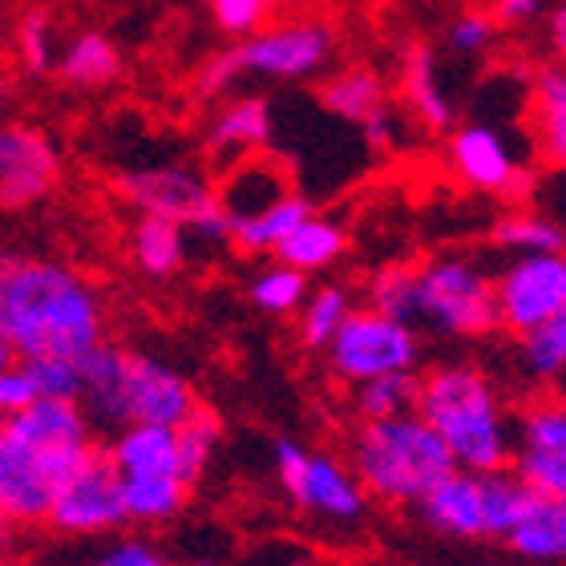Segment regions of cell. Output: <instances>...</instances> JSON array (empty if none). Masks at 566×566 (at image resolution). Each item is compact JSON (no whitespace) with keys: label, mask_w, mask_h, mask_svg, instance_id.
Returning a JSON list of instances; mask_svg holds the SVG:
<instances>
[{"label":"cell","mask_w":566,"mask_h":566,"mask_svg":"<svg viewBox=\"0 0 566 566\" xmlns=\"http://www.w3.org/2000/svg\"><path fill=\"white\" fill-rule=\"evenodd\" d=\"M0 328L17 360H82L106 340V307L77 268L53 260H4Z\"/></svg>","instance_id":"obj_1"},{"label":"cell","mask_w":566,"mask_h":566,"mask_svg":"<svg viewBox=\"0 0 566 566\" xmlns=\"http://www.w3.org/2000/svg\"><path fill=\"white\" fill-rule=\"evenodd\" d=\"M417 413L446 441L458 470L494 473L510 465L514 424L478 365H441L417 380Z\"/></svg>","instance_id":"obj_2"},{"label":"cell","mask_w":566,"mask_h":566,"mask_svg":"<svg viewBox=\"0 0 566 566\" xmlns=\"http://www.w3.org/2000/svg\"><path fill=\"white\" fill-rule=\"evenodd\" d=\"M348 470L368 497L389 506H417L446 473H453L446 441L421 421V413H401L389 421H360L348 453Z\"/></svg>","instance_id":"obj_3"},{"label":"cell","mask_w":566,"mask_h":566,"mask_svg":"<svg viewBox=\"0 0 566 566\" xmlns=\"http://www.w3.org/2000/svg\"><path fill=\"white\" fill-rule=\"evenodd\" d=\"M122 199L138 214L170 219L202 243H227V214L214 199V182L190 163L134 166L118 178Z\"/></svg>","instance_id":"obj_4"},{"label":"cell","mask_w":566,"mask_h":566,"mask_svg":"<svg viewBox=\"0 0 566 566\" xmlns=\"http://www.w3.org/2000/svg\"><path fill=\"white\" fill-rule=\"evenodd\" d=\"M417 324L446 336H485L497 328L494 275L470 255H441L417 268Z\"/></svg>","instance_id":"obj_5"},{"label":"cell","mask_w":566,"mask_h":566,"mask_svg":"<svg viewBox=\"0 0 566 566\" xmlns=\"http://www.w3.org/2000/svg\"><path fill=\"white\" fill-rule=\"evenodd\" d=\"M328 365L332 373L348 385L377 377H397V373H417L421 365V336L413 324L385 316L377 307H353L344 324L336 328L328 344Z\"/></svg>","instance_id":"obj_6"},{"label":"cell","mask_w":566,"mask_h":566,"mask_svg":"<svg viewBox=\"0 0 566 566\" xmlns=\"http://www.w3.org/2000/svg\"><path fill=\"white\" fill-rule=\"evenodd\" d=\"M275 478L287 502L312 518L353 526L368 514V494L360 490L353 470L332 453H307L292 437L275 441Z\"/></svg>","instance_id":"obj_7"},{"label":"cell","mask_w":566,"mask_h":566,"mask_svg":"<svg viewBox=\"0 0 566 566\" xmlns=\"http://www.w3.org/2000/svg\"><path fill=\"white\" fill-rule=\"evenodd\" d=\"M449 166L465 187L497 195L510 202H526L534 195V170L518 150L514 134L494 122H465L449 134Z\"/></svg>","instance_id":"obj_8"},{"label":"cell","mask_w":566,"mask_h":566,"mask_svg":"<svg viewBox=\"0 0 566 566\" xmlns=\"http://www.w3.org/2000/svg\"><path fill=\"white\" fill-rule=\"evenodd\" d=\"M235 61L243 77L263 82H307L336 57V29L328 21H283L268 24L248 41H239Z\"/></svg>","instance_id":"obj_9"},{"label":"cell","mask_w":566,"mask_h":566,"mask_svg":"<svg viewBox=\"0 0 566 566\" xmlns=\"http://www.w3.org/2000/svg\"><path fill=\"white\" fill-rule=\"evenodd\" d=\"M494 316L510 336L566 316V255H514L494 275Z\"/></svg>","instance_id":"obj_10"},{"label":"cell","mask_w":566,"mask_h":566,"mask_svg":"<svg viewBox=\"0 0 566 566\" xmlns=\"http://www.w3.org/2000/svg\"><path fill=\"white\" fill-rule=\"evenodd\" d=\"M4 429H9L17 441H21L29 453L45 461L53 485L65 482L77 465L94 458V424L85 417V409L77 401H45L36 397L29 409L4 417Z\"/></svg>","instance_id":"obj_11"},{"label":"cell","mask_w":566,"mask_h":566,"mask_svg":"<svg viewBox=\"0 0 566 566\" xmlns=\"http://www.w3.org/2000/svg\"><path fill=\"white\" fill-rule=\"evenodd\" d=\"M45 522L53 526V531L77 534V538L109 534V531H118V526H126L122 482L102 449H97L85 465H77L65 482L53 485Z\"/></svg>","instance_id":"obj_12"},{"label":"cell","mask_w":566,"mask_h":566,"mask_svg":"<svg viewBox=\"0 0 566 566\" xmlns=\"http://www.w3.org/2000/svg\"><path fill=\"white\" fill-rule=\"evenodd\" d=\"M61 154L36 126H0V207H33L53 195Z\"/></svg>","instance_id":"obj_13"},{"label":"cell","mask_w":566,"mask_h":566,"mask_svg":"<svg viewBox=\"0 0 566 566\" xmlns=\"http://www.w3.org/2000/svg\"><path fill=\"white\" fill-rule=\"evenodd\" d=\"M195 405H199L195 385L175 365L130 348V368H126V417H130V424L138 421L175 429L195 413Z\"/></svg>","instance_id":"obj_14"},{"label":"cell","mask_w":566,"mask_h":566,"mask_svg":"<svg viewBox=\"0 0 566 566\" xmlns=\"http://www.w3.org/2000/svg\"><path fill=\"white\" fill-rule=\"evenodd\" d=\"M287 195H292V170H287L275 154H263V150L223 166L219 187H214V199L223 207L227 227L268 211V207H275V202L287 199Z\"/></svg>","instance_id":"obj_15"},{"label":"cell","mask_w":566,"mask_h":566,"mask_svg":"<svg viewBox=\"0 0 566 566\" xmlns=\"http://www.w3.org/2000/svg\"><path fill=\"white\" fill-rule=\"evenodd\" d=\"M49 497H53V478L45 461L29 453L0 424V514L17 526H33V522H45Z\"/></svg>","instance_id":"obj_16"},{"label":"cell","mask_w":566,"mask_h":566,"mask_svg":"<svg viewBox=\"0 0 566 566\" xmlns=\"http://www.w3.org/2000/svg\"><path fill=\"white\" fill-rule=\"evenodd\" d=\"M272 134H275L272 102L260 94H243V97H227L223 106L214 109L211 126L202 134V146L211 154V163L223 170V166L263 150L272 142Z\"/></svg>","instance_id":"obj_17"},{"label":"cell","mask_w":566,"mask_h":566,"mask_svg":"<svg viewBox=\"0 0 566 566\" xmlns=\"http://www.w3.org/2000/svg\"><path fill=\"white\" fill-rule=\"evenodd\" d=\"M77 368H82L77 405L85 409L90 424L109 429V433H118L122 424H130V417H126V368H130V348L102 340L97 348H90V353L77 360Z\"/></svg>","instance_id":"obj_18"},{"label":"cell","mask_w":566,"mask_h":566,"mask_svg":"<svg viewBox=\"0 0 566 566\" xmlns=\"http://www.w3.org/2000/svg\"><path fill=\"white\" fill-rule=\"evenodd\" d=\"M424 522L453 538H485V506H482V473L453 470L417 502Z\"/></svg>","instance_id":"obj_19"},{"label":"cell","mask_w":566,"mask_h":566,"mask_svg":"<svg viewBox=\"0 0 566 566\" xmlns=\"http://www.w3.org/2000/svg\"><path fill=\"white\" fill-rule=\"evenodd\" d=\"M118 478H178L175 429L166 424H122L106 449Z\"/></svg>","instance_id":"obj_20"},{"label":"cell","mask_w":566,"mask_h":566,"mask_svg":"<svg viewBox=\"0 0 566 566\" xmlns=\"http://www.w3.org/2000/svg\"><path fill=\"white\" fill-rule=\"evenodd\" d=\"M401 94L405 106L413 109V118L429 130H453L458 106L446 90L441 65H437L433 45H409L401 61Z\"/></svg>","instance_id":"obj_21"},{"label":"cell","mask_w":566,"mask_h":566,"mask_svg":"<svg viewBox=\"0 0 566 566\" xmlns=\"http://www.w3.org/2000/svg\"><path fill=\"white\" fill-rule=\"evenodd\" d=\"M506 546L526 563H563L566 558V497L531 494L518 522L510 526Z\"/></svg>","instance_id":"obj_22"},{"label":"cell","mask_w":566,"mask_h":566,"mask_svg":"<svg viewBox=\"0 0 566 566\" xmlns=\"http://www.w3.org/2000/svg\"><path fill=\"white\" fill-rule=\"evenodd\" d=\"M344 251H348V231H344L340 219H328V214L312 211L304 223L287 231L280 239V248L272 251L275 260L295 268V272L304 275H316V272H328L336 263L344 260Z\"/></svg>","instance_id":"obj_23"},{"label":"cell","mask_w":566,"mask_h":566,"mask_svg":"<svg viewBox=\"0 0 566 566\" xmlns=\"http://www.w3.org/2000/svg\"><path fill=\"white\" fill-rule=\"evenodd\" d=\"M130 251L142 275L150 280H170L187 268L190 260V235L187 227L170 223V219H154V214H138V223L130 231Z\"/></svg>","instance_id":"obj_24"},{"label":"cell","mask_w":566,"mask_h":566,"mask_svg":"<svg viewBox=\"0 0 566 566\" xmlns=\"http://www.w3.org/2000/svg\"><path fill=\"white\" fill-rule=\"evenodd\" d=\"M319 106L328 109L332 118L365 126L377 109L389 106V85H385V77H380L377 70L353 65V70H344L324 82V90H319Z\"/></svg>","instance_id":"obj_25"},{"label":"cell","mask_w":566,"mask_h":566,"mask_svg":"<svg viewBox=\"0 0 566 566\" xmlns=\"http://www.w3.org/2000/svg\"><path fill=\"white\" fill-rule=\"evenodd\" d=\"M57 73L77 90H102V85L118 82L122 49L114 45V36L85 29L57 53Z\"/></svg>","instance_id":"obj_26"},{"label":"cell","mask_w":566,"mask_h":566,"mask_svg":"<svg viewBox=\"0 0 566 566\" xmlns=\"http://www.w3.org/2000/svg\"><path fill=\"white\" fill-rule=\"evenodd\" d=\"M312 211H316V207H312L304 195L292 190L287 199H280L275 207H268V211L227 227V243H235L243 255H272V251L280 248V239L287 235V231H295Z\"/></svg>","instance_id":"obj_27"},{"label":"cell","mask_w":566,"mask_h":566,"mask_svg":"<svg viewBox=\"0 0 566 566\" xmlns=\"http://www.w3.org/2000/svg\"><path fill=\"white\" fill-rule=\"evenodd\" d=\"M126 522L142 526H166L187 510L190 485L182 478H118Z\"/></svg>","instance_id":"obj_28"},{"label":"cell","mask_w":566,"mask_h":566,"mask_svg":"<svg viewBox=\"0 0 566 566\" xmlns=\"http://www.w3.org/2000/svg\"><path fill=\"white\" fill-rule=\"evenodd\" d=\"M534 118H538V142L546 163H566V70L543 65L534 73Z\"/></svg>","instance_id":"obj_29"},{"label":"cell","mask_w":566,"mask_h":566,"mask_svg":"<svg viewBox=\"0 0 566 566\" xmlns=\"http://www.w3.org/2000/svg\"><path fill=\"white\" fill-rule=\"evenodd\" d=\"M490 239H494V248L514 251V255H555L566 243L563 227H558L555 219H546V214H538V211H526V207L502 214L494 223V231H490Z\"/></svg>","instance_id":"obj_30"},{"label":"cell","mask_w":566,"mask_h":566,"mask_svg":"<svg viewBox=\"0 0 566 566\" xmlns=\"http://www.w3.org/2000/svg\"><path fill=\"white\" fill-rule=\"evenodd\" d=\"M518 368L534 385H558L566 373V316L518 336Z\"/></svg>","instance_id":"obj_31"},{"label":"cell","mask_w":566,"mask_h":566,"mask_svg":"<svg viewBox=\"0 0 566 566\" xmlns=\"http://www.w3.org/2000/svg\"><path fill=\"white\" fill-rule=\"evenodd\" d=\"M223 441V424L211 409L195 405V413L187 417L182 424H175V446H178V478L187 485H195L211 465L214 449Z\"/></svg>","instance_id":"obj_32"},{"label":"cell","mask_w":566,"mask_h":566,"mask_svg":"<svg viewBox=\"0 0 566 566\" xmlns=\"http://www.w3.org/2000/svg\"><path fill=\"white\" fill-rule=\"evenodd\" d=\"M353 307H356L353 292L340 287V283H319V287H312V292L304 295L300 312H295V316H300V340H304L307 348H324Z\"/></svg>","instance_id":"obj_33"},{"label":"cell","mask_w":566,"mask_h":566,"mask_svg":"<svg viewBox=\"0 0 566 566\" xmlns=\"http://www.w3.org/2000/svg\"><path fill=\"white\" fill-rule=\"evenodd\" d=\"M417 373L377 377L353 385V409L360 421H389V417L413 413L417 409Z\"/></svg>","instance_id":"obj_34"},{"label":"cell","mask_w":566,"mask_h":566,"mask_svg":"<svg viewBox=\"0 0 566 566\" xmlns=\"http://www.w3.org/2000/svg\"><path fill=\"white\" fill-rule=\"evenodd\" d=\"M307 292H312V275L295 272V268H287L280 260L251 275V304L263 307L268 316H292V312H300Z\"/></svg>","instance_id":"obj_35"},{"label":"cell","mask_w":566,"mask_h":566,"mask_svg":"<svg viewBox=\"0 0 566 566\" xmlns=\"http://www.w3.org/2000/svg\"><path fill=\"white\" fill-rule=\"evenodd\" d=\"M531 502V490L510 470L482 473V506H485V538H506L510 526Z\"/></svg>","instance_id":"obj_36"},{"label":"cell","mask_w":566,"mask_h":566,"mask_svg":"<svg viewBox=\"0 0 566 566\" xmlns=\"http://www.w3.org/2000/svg\"><path fill=\"white\" fill-rule=\"evenodd\" d=\"M368 307L417 328V268L413 263H385L368 283Z\"/></svg>","instance_id":"obj_37"},{"label":"cell","mask_w":566,"mask_h":566,"mask_svg":"<svg viewBox=\"0 0 566 566\" xmlns=\"http://www.w3.org/2000/svg\"><path fill=\"white\" fill-rule=\"evenodd\" d=\"M514 449H531V453H566V409L563 401L546 397L534 401L522 421L514 424Z\"/></svg>","instance_id":"obj_38"},{"label":"cell","mask_w":566,"mask_h":566,"mask_svg":"<svg viewBox=\"0 0 566 566\" xmlns=\"http://www.w3.org/2000/svg\"><path fill=\"white\" fill-rule=\"evenodd\" d=\"M17 53H21L24 70L29 73H53L57 70V24L49 21V12L33 9L24 12L17 24Z\"/></svg>","instance_id":"obj_39"},{"label":"cell","mask_w":566,"mask_h":566,"mask_svg":"<svg viewBox=\"0 0 566 566\" xmlns=\"http://www.w3.org/2000/svg\"><path fill=\"white\" fill-rule=\"evenodd\" d=\"M29 380H33L36 397L45 401H77L82 392V368L77 360H61V356H36V360H21Z\"/></svg>","instance_id":"obj_40"},{"label":"cell","mask_w":566,"mask_h":566,"mask_svg":"<svg viewBox=\"0 0 566 566\" xmlns=\"http://www.w3.org/2000/svg\"><path fill=\"white\" fill-rule=\"evenodd\" d=\"M207 4H211L214 29L227 36H239V41L268 29L275 12V0H207Z\"/></svg>","instance_id":"obj_41"},{"label":"cell","mask_w":566,"mask_h":566,"mask_svg":"<svg viewBox=\"0 0 566 566\" xmlns=\"http://www.w3.org/2000/svg\"><path fill=\"white\" fill-rule=\"evenodd\" d=\"M497 24L485 9H461L449 24V49L461 57H482L485 49L494 45Z\"/></svg>","instance_id":"obj_42"},{"label":"cell","mask_w":566,"mask_h":566,"mask_svg":"<svg viewBox=\"0 0 566 566\" xmlns=\"http://www.w3.org/2000/svg\"><path fill=\"white\" fill-rule=\"evenodd\" d=\"M239 77H243V73H239L235 49H223V53H214V57L202 61L199 94L202 97H227L239 85Z\"/></svg>","instance_id":"obj_43"},{"label":"cell","mask_w":566,"mask_h":566,"mask_svg":"<svg viewBox=\"0 0 566 566\" xmlns=\"http://www.w3.org/2000/svg\"><path fill=\"white\" fill-rule=\"evenodd\" d=\"M33 401H36V389H33V380H29L21 360H12L9 368H0V421L12 413H21V409H29Z\"/></svg>","instance_id":"obj_44"},{"label":"cell","mask_w":566,"mask_h":566,"mask_svg":"<svg viewBox=\"0 0 566 566\" xmlns=\"http://www.w3.org/2000/svg\"><path fill=\"white\" fill-rule=\"evenodd\" d=\"M97 566H175L163 551H154L150 543H142V538H122L106 551V555L97 558Z\"/></svg>","instance_id":"obj_45"},{"label":"cell","mask_w":566,"mask_h":566,"mask_svg":"<svg viewBox=\"0 0 566 566\" xmlns=\"http://www.w3.org/2000/svg\"><path fill=\"white\" fill-rule=\"evenodd\" d=\"M490 17L497 29H531L546 17V0H490Z\"/></svg>","instance_id":"obj_46"},{"label":"cell","mask_w":566,"mask_h":566,"mask_svg":"<svg viewBox=\"0 0 566 566\" xmlns=\"http://www.w3.org/2000/svg\"><path fill=\"white\" fill-rule=\"evenodd\" d=\"M360 138L373 146V150H389L392 142H397V122H392V106L377 109L373 118L360 126Z\"/></svg>","instance_id":"obj_47"},{"label":"cell","mask_w":566,"mask_h":566,"mask_svg":"<svg viewBox=\"0 0 566 566\" xmlns=\"http://www.w3.org/2000/svg\"><path fill=\"white\" fill-rule=\"evenodd\" d=\"M12 534H17V522H9V518H4V514H0V555H4V551H9Z\"/></svg>","instance_id":"obj_48"},{"label":"cell","mask_w":566,"mask_h":566,"mask_svg":"<svg viewBox=\"0 0 566 566\" xmlns=\"http://www.w3.org/2000/svg\"><path fill=\"white\" fill-rule=\"evenodd\" d=\"M17 356H12V348H9V340H4V328H0V368H9Z\"/></svg>","instance_id":"obj_49"},{"label":"cell","mask_w":566,"mask_h":566,"mask_svg":"<svg viewBox=\"0 0 566 566\" xmlns=\"http://www.w3.org/2000/svg\"><path fill=\"white\" fill-rule=\"evenodd\" d=\"M441 4H465V0H441Z\"/></svg>","instance_id":"obj_50"},{"label":"cell","mask_w":566,"mask_h":566,"mask_svg":"<svg viewBox=\"0 0 566 566\" xmlns=\"http://www.w3.org/2000/svg\"><path fill=\"white\" fill-rule=\"evenodd\" d=\"M0 566H12V563H9V558H4V555H0Z\"/></svg>","instance_id":"obj_51"}]
</instances>
